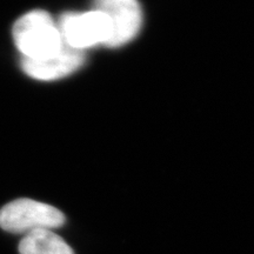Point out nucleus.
<instances>
[{
	"instance_id": "nucleus-1",
	"label": "nucleus",
	"mask_w": 254,
	"mask_h": 254,
	"mask_svg": "<svg viewBox=\"0 0 254 254\" xmlns=\"http://www.w3.org/2000/svg\"><path fill=\"white\" fill-rule=\"evenodd\" d=\"M12 36L23 58H46L64 45L58 25L43 9H34L19 18L12 28Z\"/></svg>"
},
{
	"instance_id": "nucleus-2",
	"label": "nucleus",
	"mask_w": 254,
	"mask_h": 254,
	"mask_svg": "<svg viewBox=\"0 0 254 254\" xmlns=\"http://www.w3.org/2000/svg\"><path fill=\"white\" fill-rule=\"evenodd\" d=\"M65 224L58 208L33 199L21 198L8 202L0 211V227L9 233H31L55 230Z\"/></svg>"
},
{
	"instance_id": "nucleus-3",
	"label": "nucleus",
	"mask_w": 254,
	"mask_h": 254,
	"mask_svg": "<svg viewBox=\"0 0 254 254\" xmlns=\"http://www.w3.org/2000/svg\"><path fill=\"white\" fill-rule=\"evenodd\" d=\"M57 25L64 43L75 50L107 45L111 38L109 19L97 9L84 13H65Z\"/></svg>"
},
{
	"instance_id": "nucleus-4",
	"label": "nucleus",
	"mask_w": 254,
	"mask_h": 254,
	"mask_svg": "<svg viewBox=\"0 0 254 254\" xmlns=\"http://www.w3.org/2000/svg\"><path fill=\"white\" fill-rule=\"evenodd\" d=\"M93 9L106 15L111 24V38L106 46L125 45L140 31L142 11L138 0H94Z\"/></svg>"
},
{
	"instance_id": "nucleus-5",
	"label": "nucleus",
	"mask_w": 254,
	"mask_h": 254,
	"mask_svg": "<svg viewBox=\"0 0 254 254\" xmlns=\"http://www.w3.org/2000/svg\"><path fill=\"white\" fill-rule=\"evenodd\" d=\"M84 62V51L75 50L64 43L58 52L46 58H21V68L28 77L41 81H52L72 74L81 67Z\"/></svg>"
},
{
	"instance_id": "nucleus-6",
	"label": "nucleus",
	"mask_w": 254,
	"mask_h": 254,
	"mask_svg": "<svg viewBox=\"0 0 254 254\" xmlns=\"http://www.w3.org/2000/svg\"><path fill=\"white\" fill-rule=\"evenodd\" d=\"M20 254H74L69 245L53 231L31 232L19 244Z\"/></svg>"
}]
</instances>
